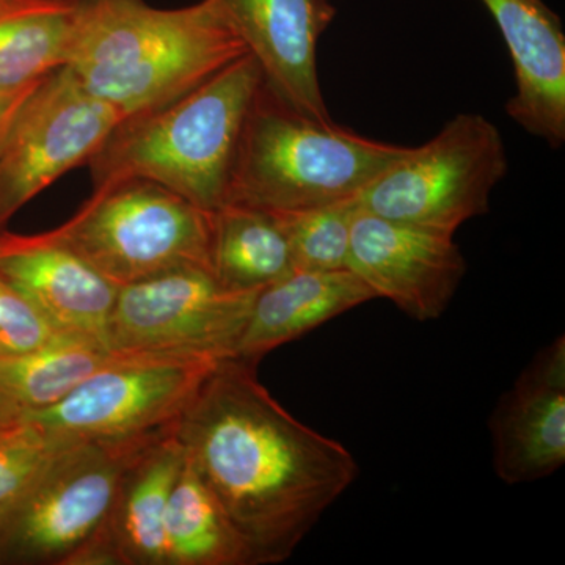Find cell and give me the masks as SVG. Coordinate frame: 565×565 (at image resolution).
<instances>
[{
	"mask_svg": "<svg viewBox=\"0 0 565 565\" xmlns=\"http://www.w3.org/2000/svg\"><path fill=\"white\" fill-rule=\"evenodd\" d=\"M62 445L24 415L0 426V515L20 500Z\"/></svg>",
	"mask_w": 565,
	"mask_h": 565,
	"instance_id": "obj_23",
	"label": "cell"
},
{
	"mask_svg": "<svg viewBox=\"0 0 565 565\" xmlns=\"http://www.w3.org/2000/svg\"><path fill=\"white\" fill-rule=\"evenodd\" d=\"M50 233L118 288L182 267L211 270L212 211L151 181L96 189Z\"/></svg>",
	"mask_w": 565,
	"mask_h": 565,
	"instance_id": "obj_5",
	"label": "cell"
},
{
	"mask_svg": "<svg viewBox=\"0 0 565 565\" xmlns=\"http://www.w3.org/2000/svg\"><path fill=\"white\" fill-rule=\"evenodd\" d=\"M355 211L356 200L313 210L273 212L288 237L294 269H348Z\"/></svg>",
	"mask_w": 565,
	"mask_h": 565,
	"instance_id": "obj_22",
	"label": "cell"
},
{
	"mask_svg": "<svg viewBox=\"0 0 565 565\" xmlns=\"http://www.w3.org/2000/svg\"><path fill=\"white\" fill-rule=\"evenodd\" d=\"M256 292L225 288L204 267H182L120 286L106 343L126 355L232 359Z\"/></svg>",
	"mask_w": 565,
	"mask_h": 565,
	"instance_id": "obj_8",
	"label": "cell"
},
{
	"mask_svg": "<svg viewBox=\"0 0 565 565\" xmlns=\"http://www.w3.org/2000/svg\"><path fill=\"white\" fill-rule=\"evenodd\" d=\"M122 120L63 65L36 84L0 143V226L88 161Z\"/></svg>",
	"mask_w": 565,
	"mask_h": 565,
	"instance_id": "obj_10",
	"label": "cell"
},
{
	"mask_svg": "<svg viewBox=\"0 0 565 565\" xmlns=\"http://www.w3.org/2000/svg\"><path fill=\"white\" fill-rule=\"evenodd\" d=\"M74 18L76 0H0V88L65 65Z\"/></svg>",
	"mask_w": 565,
	"mask_h": 565,
	"instance_id": "obj_21",
	"label": "cell"
},
{
	"mask_svg": "<svg viewBox=\"0 0 565 565\" xmlns=\"http://www.w3.org/2000/svg\"><path fill=\"white\" fill-rule=\"evenodd\" d=\"M509 172L500 129L479 114H457L440 132L412 147L356 199L360 210L390 221L451 234L489 212Z\"/></svg>",
	"mask_w": 565,
	"mask_h": 565,
	"instance_id": "obj_7",
	"label": "cell"
},
{
	"mask_svg": "<svg viewBox=\"0 0 565 565\" xmlns=\"http://www.w3.org/2000/svg\"><path fill=\"white\" fill-rule=\"evenodd\" d=\"M211 270L234 291H259L292 273L288 237L277 215L237 203L212 211Z\"/></svg>",
	"mask_w": 565,
	"mask_h": 565,
	"instance_id": "obj_18",
	"label": "cell"
},
{
	"mask_svg": "<svg viewBox=\"0 0 565 565\" xmlns=\"http://www.w3.org/2000/svg\"><path fill=\"white\" fill-rule=\"evenodd\" d=\"M503 35L515 93L505 114L553 150L565 143V32L544 0H481Z\"/></svg>",
	"mask_w": 565,
	"mask_h": 565,
	"instance_id": "obj_15",
	"label": "cell"
},
{
	"mask_svg": "<svg viewBox=\"0 0 565 565\" xmlns=\"http://www.w3.org/2000/svg\"><path fill=\"white\" fill-rule=\"evenodd\" d=\"M258 63L266 87L291 109L333 122L318 73V44L337 17L332 0H211Z\"/></svg>",
	"mask_w": 565,
	"mask_h": 565,
	"instance_id": "obj_12",
	"label": "cell"
},
{
	"mask_svg": "<svg viewBox=\"0 0 565 565\" xmlns=\"http://www.w3.org/2000/svg\"><path fill=\"white\" fill-rule=\"evenodd\" d=\"M167 565H253L247 545L185 457L166 515Z\"/></svg>",
	"mask_w": 565,
	"mask_h": 565,
	"instance_id": "obj_20",
	"label": "cell"
},
{
	"mask_svg": "<svg viewBox=\"0 0 565 565\" xmlns=\"http://www.w3.org/2000/svg\"><path fill=\"white\" fill-rule=\"evenodd\" d=\"M117 356L95 338L57 333L35 351L0 360V390L21 415L36 414L61 403Z\"/></svg>",
	"mask_w": 565,
	"mask_h": 565,
	"instance_id": "obj_19",
	"label": "cell"
},
{
	"mask_svg": "<svg viewBox=\"0 0 565 565\" xmlns=\"http://www.w3.org/2000/svg\"><path fill=\"white\" fill-rule=\"evenodd\" d=\"M374 299L352 270L294 269L256 292L236 356L258 363L274 349Z\"/></svg>",
	"mask_w": 565,
	"mask_h": 565,
	"instance_id": "obj_16",
	"label": "cell"
},
{
	"mask_svg": "<svg viewBox=\"0 0 565 565\" xmlns=\"http://www.w3.org/2000/svg\"><path fill=\"white\" fill-rule=\"evenodd\" d=\"M218 362L118 353L61 403L24 416L61 444L161 437L173 433Z\"/></svg>",
	"mask_w": 565,
	"mask_h": 565,
	"instance_id": "obj_9",
	"label": "cell"
},
{
	"mask_svg": "<svg viewBox=\"0 0 565 565\" xmlns=\"http://www.w3.org/2000/svg\"><path fill=\"white\" fill-rule=\"evenodd\" d=\"M0 278L22 294L57 332L84 334L107 345L118 286L50 232L0 234Z\"/></svg>",
	"mask_w": 565,
	"mask_h": 565,
	"instance_id": "obj_14",
	"label": "cell"
},
{
	"mask_svg": "<svg viewBox=\"0 0 565 565\" xmlns=\"http://www.w3.org/2000/svg\"><path fill=\"white\" fill-rule=\"evenodd\" d=\"M18 416H21L20 412H18V408L10 403L9 397L0 390V426L11 422V419L18 418Z\"/></svg>",
	"mask_w": 565,
	"mask_h": 565,
	"instance_id": "obj_26",
	"label": "cell"
},
{
	"mask_svg": "<svg viewBox=\"0 0 565 565\" xmlns=\"http://www.w3.org/2000/svg\"><path fill=\"white\" fill-rule=\"evenodd\" d=\"M262 84L258 63L245 54L180 98L125 118L87 163L93 189L145 180L204 211L218 210Z\"/></svg>",
	"mask_w": 565,
	"mask_h": 565,
	"instance_id": "obj_3",
	"label": "cell"
},
{
	"mask_svg": "<svg viewBox=\"0 0 565 565\" xmlns=\"http://www.w3.org/2000/svg\"><path fill=\"white\" fill-rule=\"evenodd\" d=\"M248 54L211 0L158 9L147 0H76L65 65L122 120L158 109Z\"/></svg>",
	"mask_w": 565,
	"mask_h": 565,
	"instance_id": "obj_2",
	"label": "cell"
},
{
	"mask_svg": "<svg viewBox=\"0 0 565 565\" xmlns=\"http://www.w3.org/2000/svg\"><path fill=\"white\" fill-rule=\"evenodd\" d=\"M184 460L173 430L128 465L103 534L111 565H167V505Z\"/></svg>",
	"mask_w": 565,
	"mask_h": 565,
	"instance_id": "obj_17",
	"label": "cell"
},
{
	"mask_svg": "<svg viewBox=\"0 0 565 565\" xmlns=\"http://www.w3.org/2000/svg\"><path fill=\"white\" fill-rule=\"evenodd\" d=\"M490 433L493 468L509 486L539 481L565 462V338L537 352L498 401Z\"/></svg>",
	"mask_w": 565,
	"mask_h": 565,
	"instance_id": "obj_13",
	"label": "cell"
},
{
	"mask_svg": "<svg viewBox=\"0 0 565 565\" xmlns=\"http://www.w3.org/2000/svg\"><path fill=\"white\" fill-rule=\"evenodd\" d=\"M41 79L29 82V84L20 85V87L0 88V143L6 139L11 122L17 118L22 104L31 96L33 88Z\"/></svg>",
	"mask_w": 565,
	"mask_h": 565,
	"instance_id": "obj_25",
	"label": "cell"
},
{
	"mask_svg": "<svg viewBox=\"0 0 565 565\" xmlns=\"http://www.w3.org/2000/svg\"><path fill=\"white\" fill-rule=\"evenodd\" d=\"M161 437L63 444L20 500L0 515V561L79 565L106 531L126 468Z\"/></svg>",
	"mask_w": 565,
	"mask_h": 565,
	"instance_id": "obj_6",
	"label": "cell"
},
{
	"mask_svg": "<svg viewBox=\"0 0 565 565\" xmlns=\"http://www.w3.org/2000/svg\"><path fill=\"white\" fill-rule=\"evenodd\" d=\"M248 360H221L174 427L253 565L280 564L359 478L340 441L286 412Z\"/></svg>",
	"mask_w": 565,
	"mask_h": 565,
	"instance_id": "obj_1",
	"label": "cell"
},
{
	"mask_svg": "<svg viewBox=\"0 0 565 565\" xmlns=\"http://www.w3.org/2000/svg\"><path fill=\"white\" fill-rule=\"evenodd\" d=\"M57 333L22 294L0 278V360L35 351Z\"/></svg>",
	"mask_w": 565,
	"mask_h": 565,
	"instance_id": "obj_24",
	"label": "cell"
},
{
	"mask_svg": "<svg viewBox=\"0 0 565 565\" xmlns=\"http://www.w3.org/2000/svg\"><path fill=\"white\" fill-rule=\"evenodd\" d=\"M348 269L375 299L392 300L415 321L427 322L448 310L468 266L451 234L379 217L356 204Z\"/></svg>",
	"mask_w": 565,
	"mask_h": 565,
	"instance_id": "obj_11",
	"label": "cell"
},
{
	"mask_svg": "<svg viewBox=\"0 0 565 565\" xmlns=\"http://www.w3.org/2000/svg\"><path fill=\"white\" fill-rule=\"evenodd\" d=\"M411 148L305 117L263 81L241 132L226 203L278 214L353 202Z\"/></svg>",
	"mask_w": 565,
	"mask_h": 565,
	"instance_id": "obj_4",
	"label": "cell"
}]
</instances>
